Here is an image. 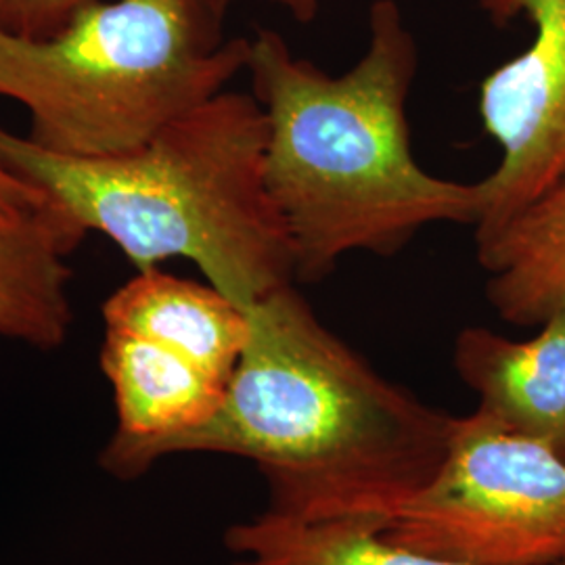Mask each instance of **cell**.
<instances>
[{"instance_id": "cell-1", "label": "cell", "mask_w": 565, "mask_h": 565, "mask_svg": "<svg viewBox=\"0 0 565 565\" xmlns=\"http://www.w3.org/2000/svg\"><path fill=\"white\" fill-rule=\"evenodd\" d=\"M247 317L249 340L214 417L149 448L137 476L172 455H231L260 469L273 513L385 530L440 473L457 417L385 380L296 285Z\"/></svg>"}, {"instance_id": "cell-2", "label": "cell", "mask_w": 565, "mask_h": 565, "mask_svg": "<svg viewBox=\"0 0 565 565\" xmlns=\"http://www.w3.org/2000/svg\"><path fill=\"white\" fill-rule=\"evenodd\" d=\"M417 70V41L396 0L371 4L363 57L340 76L298 57L275 30L249 39L266 184L300 281H321L352 252L392 256L431 224L480 223V182L436 177L413 153L406 103Z\"/></svg>"}, {"instance_id": "cell-3", "label": "cell", "mask_w": 565, "mask_h": 565, "mask_svg": "<svg viewBox=\"0 0 565 565\" xmlns=\"http://www.w3.org/2000/svg\"><path fill=\"white\" fill-rule=\"evenodd\" d=\"M0 153L139 270L184 258L243 310L298 281L266 184V118L254 95L224 90L118 158H61L4 130Z\"/></svg>"}, {"instance_id": "cell-4", "label": "cell", "mask_w": 565, "mask_h": 565, "mask_svg": "<svg viewBox=\"0 0 565 565\" xmlns=\"http://www.w3.org/2000/svg\"><path fill=\"white\" fill-rule=\"evenodd\" d=\"M221 20L212 0H97L51 36L0 28V97L44 151L118 158L245 72L249 39L226 41Z\"/></svg>"}, {"instance_id": "cell-5", "label": "cell", "mask_w": 565, "mask_h": 565, "mask_svg": "<svg viewBox=\"0 0 565 565\" xmlns=\"http://www.w3.org/2000/svg\"><path fill=\"white\" fill-rule=\"evenodd\" d=\"M382 534L461 564L565 565V457L480 411L457 417L440 473Z\"/></svg>"}, {"instance_id": "cell-6", "label": "cell", "mask_w": 565, "mask_h": 565, "mask_svg": "<svg viewBox=\"0 0 565 565\" xmlns=\"http://www.w3.org/2000/svg\"><path fill=\"white\" fill-rule=\"evenodd\" d=\"M480 7L501 28L525 15L534 39L480 86V118L501 160L480 181L476 245L497 235L565 172V0H480Z\"/></svg>"}, {"instance_id": "cell-7", "label": "cell", "mask_w": 565, "mask_h": 565, "mask_svg": "<svg viewBox=\"0 0 565 565\" xmlns=\"http://www.w3.org/2000/svg\"><path fill=\"white\" fill-rule=\"evenodd\" d=\"M102 369L114 390L118 425L99 463L111 476L137 478L142 455L207 424L226 384L160 343L105 329Z\"/></svg>"}, {"instance_id": "cell-8", "label": "cell", "mask_w": 565, "mask_h": 565, "mask_svg": "<svg viewBox=\"0 0 565 565\" xmlns=\"http://www.w3.org/2000/svg\"><path fill=\"white\" fill-rule=\"evenodd\" d=\"M452 366L478 394L476 411L565 457V312L522 342L467 327L452 345Z\"/></svg>"}, {"instance_id": "cell-9", "label": "cell", "mask_w": 565, "mask_h": 565, "mask_svg": "<svg viewBox=\"0 0 565 565\" xmlns=\"http://www.w3.org/2000/svg\"><path fill=\"white\" fill-rule=\"evenodd\" d=\"M105 329L135 333L228 384L249 340L247 310L210 282L139 270L103 303Z\"/></svg>"}, {"instance_id": "cell-10", "label": "cell", "mask_w": 565, "mask_h": 565, "mask_svg": "<svg viewBox=\"0 0 565 565\" xmlns=\"http://www.w3.org/2000/svg\"><path fill=\"white\" fill-rule=\"evenodd\" d=\"M86 231L60 203L0 216V335L41 350L67 340L74 308L70 252Z\"/></svg>"}, {"instance_id": "cell-11", "label": "cell", "mask_w": 565, "mask_h": 565, "mask_svg": "<svg viewBox=\"0 0 565 565\" xmlns=\"http://www.w3.org/2000/svg\"><path fill=\"white\" fill-rule=\"evenodd\" d=\"M476 247L486 300L501 321L541 327L565 312V172Z\"/></svg>"}, {"instance_id": "cell-12", "label": "cell", "mask_w": 565, "mask_h": 565, "mask_svg": "<svg viewBox=\"0 0 565 565\" xmlns=\"http://www.w3.org/2000/svg\"><path fill=\"white\" fill-rule=\"evenodd\" d=\"M377 525L302 522L264 509L224 534L233 565H469L387 541Z\"/></svg>"}, {"instance_id": "cell-13", "label": "cell", "mask_w": 565, "mask_h": 565, "mask_svg": "<svg viewBox=\"0 0 565 565\" xmlns=\"http://www.w3.org/2000/svg\"><path fill=\"white\" fill-rule=\"evenodd\" d=\"M97 0H0V28L28 39L51 36Z\"/></svg>"}, {"instance_id": "cell-14", "label": "cell", "mask_w": 565, "mask_h": 565, "mask_svg": "<svg viewBox=\"0 0 565 565\" xmlns=\"http://www.w3.org/2000/svg\"><path fill=\"white\" fill-rule=\"evenodd\" d=\"M49 202L51 195L20 174L0 153V216L32 214Z\"/></svg>"}, {"instance_id": "cell-15", "label": "cell", "mask_w": 565, "mask_h": 565, "mask_svg": "<svg viewBox=\"0 0 565 565\" xmlns=\"http://www.w3.org/2000/svg\"><path fill=\"white\" fill-rule=\"evenodd\" d=\"M233 2H237V0H212L214 9H216L221 15L226 13V9H228ZM270 2H275L277 7H281L282 11L289 13L298 23L308 25V23H312V21L317 20L323 0H270Z\"/></svg>"}]
</instances>
